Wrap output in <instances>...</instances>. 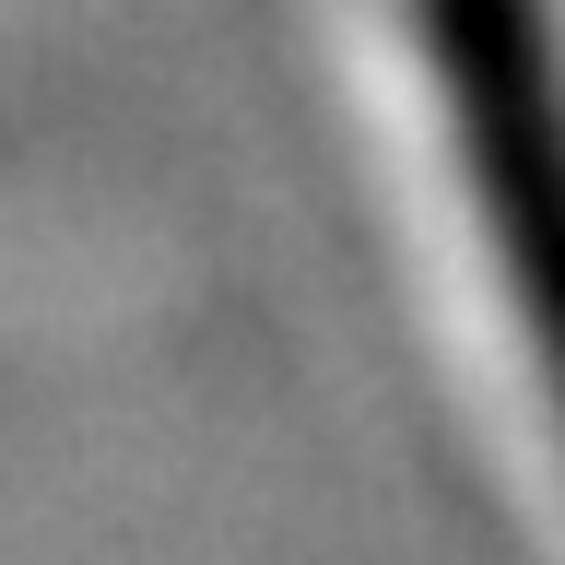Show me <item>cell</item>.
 <instances>
[{"instance_id": "6da1fadb", "label": "cell", "mask_w": 565, "mask_h": 565, "mask_svg": "<svg viewBox=\"0 0 565 565\" xmlns=\"http://www.w3.org/2000/svg\"><path fill=\"white\" fill-rule=\"evenodd\" d=\"M471 212L494 236L507 307L530 330L542 401L565 424V35L542 0H413Z\"/></svg>"}]
</instances>
